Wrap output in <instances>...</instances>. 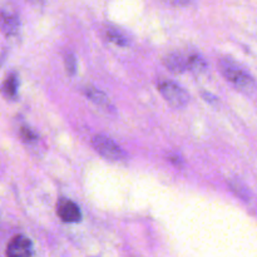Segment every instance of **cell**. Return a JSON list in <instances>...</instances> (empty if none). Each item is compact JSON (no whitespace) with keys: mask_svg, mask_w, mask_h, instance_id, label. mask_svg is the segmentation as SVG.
Segmentation results:
<instances>
[{"mask_svg":"<svg viewBox=\"0 0 257 257\" xmlns=\"http://www.w3.org/2000/svg\"><path fill=\"white\" fill-rule=\"evenodd\" d=\"M220 69L226 79L240 92L246 95H252L256 92V83L252 75L238 63L230 58H222L220 60Z\"/></svg>","mask_w":257,"mask_h":257,"instance_id":"cell-1","label":"cell"},{"mask_svg":"<svg viewBox=\"0 0 257 257\" xmlns=\"http://www.w3.org/2000/svg\"><path fill=\"white\" fill-rule=\"evenodd\" d=\"M92 145L93 147H94V150L97 151L102 157H104L105 160L117 162V161H120L124 158V152H123L122 148H120L112 138L107 137V136H94L92 140Z\"/></svg>","mask_w":257,"mask_h":257,"instance_id":"cell-2","label":"cell"},{"mask_svg":"<svg viewBox=\"0 0 257 257\" xmlns=\"http://www.w3.org/2000/svg\"><path fill=\"white\" fill-rule=\"evenodd\" d=\"M158 89H160V93L165 98L166 102L175 108L183 107V105L187 104L188 99H190L188 93L182 87H180L177 83L171 82V80L161 83L158 85Z\"/></svg>","mask_w":257,"mask_h":257,"instance_id":"cell-3","label":"cell"},{"mask_svg":"<svg viewBox=\"0 0 257 257\" xmlns=\"http://www.w3.org/2000/svg\"><path fill=\"white\" fill-rule=\"evenodd\" d=\"M8 256L12 257H27L33 255V243L25 236L19 235L15 236L12 241H10L9 246L7 250Z\"/></svg>","mask_w":257,"mask_h":257,"instance_id":"cell-4","label":"cell"},{"mask_svg":"<svg viewBox=\"0 0 257 257\" xmlns=\"http://www.w3.org/2000/svg\"><path fill=\"white\" fill-rule=\"evenodd\" d=\"M58 215L62 218V221L68 223H75L82 220V212H80L79 207L69 200L60 201V203L58 205Z\"/></svg>","mask_w":257,"mask_h":257,"instance_id":"cell-5","label":"cell"},{"mask_svg":"<svg viewBox=\"0 0 257 257\" xmlns=\"http://www.w3.org/2000/svg\"><path fill=\"white\" fill-rule=\"evenodd\" d=\"M0 29L8 37H14L19 33L20 23L15 14L10 12H0Z\"/></svg>","mask_w":257,"mask_h":257,"instance_id":"cell-6","label":"cell"},{"mask_svg":"<svg viewBox=\"0 0 257 257\" xmlns=\"http://www.w3.org/2000/svg\"><path fill=\"white\" fill-rule=\"evenodd\" d=\"M165 64L171 72L173 73H182L187 69L188 57L180 54V53H173L166 57Z\"/></svg>","mask_w":257,"mask_h":257,"instance_id":"cell-7","label":"cell"},{"mask_svg":"<svg viewBox=\"0 0 257 257\" xmlns=\"http://www.w3.org/2000/svg\"><path fill=\"white\" fill-rule=\"evenodd\" d=\"M18 87H19L18 77L15 74H10L0 85V92L8 99H15L18 95Z\"/></svg>","mask_w":257,"mask_h":257,"instance_id":"cell-8","label":"cell"},{"mask_svg":"<svg viewBox=\"0 0 257 257\" xmlns=\"http://www.w3.org/2000/svg\"><path fill=\"white\" fill-rule=\"evenodd\" d=\"M85 94L89 99H92L95 104L100 105L103 108H112V104L109 103L108 98L105 97V94H103L102 92H99L98 89H94V88H87L85 89Z\"/></svg>","mask_w":257,"mask_h":257,"instance_id":"cell-9","label":"cell"},{"mask_svg":"<svg viewBox=\"0 0 257 257\" xmlns=\"http://www.w3.org/2000/svg\"><path fill=\"white\" fill-rule=\"evenodd\" d=\"M206 67H207V64H206L203 58L200 57V55H191V57H188L187 69L192 70L195 73H201L206 70Z\"/></svg>","mask_w":257,"mask_h":257,"instance_id":"cell-10","label":"cell"},{"mask_svg":"<svg viewBox=\"0 0 257 257\" xmlns=\"http://www.w3.org/2000/svg\"><path fill=\"white\" fill-rule=\"evenodd\" d=\"M107 38L109 42H112L113 44L117 45H127V38L123 34H120L117 30H109L107 33Z\"/></svg>","mask_w":257,"mask_h":257,"instance_id":"cell-11","label":"cell"},{"mask_svg":"<svg viewBox=\"0 0 257 257\" xmlns=\"http://www.w3.org/2000/svg\"><path fill=\"white\" fill-rule=\"evenodd\" d=\"M65 69L70 75H74L75 72H77V59L70 53L65 55Z\"/></svg>","mask_w":257,"mask_h":257,"instance_id":"cell-12","label":"cell"},{"mask_svg":"<svg viewBox=\"0 0 257 257\" xmlns=\"http://www.w3.org/2000/svg\"><path fill=\"white\" fill-rule=\"evenodd\" d=\"M22 137H23V140L27 141V142L37 140V135H35L34 132H32V131H30L28 127L22 128Z\"/></svg>","mask_w":257,"mask_h":257,"instance_id":"cell-13","label":"cell"},{"mask_svg":"<svg viewBox=\"0 0 257 257\" xmlns=\"http://www.w3.org/2000/svg\"><path fill=\"white\" fill-rule=\"evenodd\" d=\"M172 5H176V7H183V5L191 4L195 0H168Z\"/></svg>","mask_w":257,"mask_h":257,"instance_id":"cell-14","label":"cell"},{"mask_svg":"<svg viewBox=\"0 0 257 257\" xmlns=\"http://www.w3.org/2000/svg\"><path fill=\"white\" fill-rule=\"evenodd\" d=\"M28 2H30V3H32V4L37 5V4H40V3H42L43 0H28Z\"/></svg>","mask_w":257,"mask_h":257,"instance_id":"cell-15","label":"cell"}]
</instances>
